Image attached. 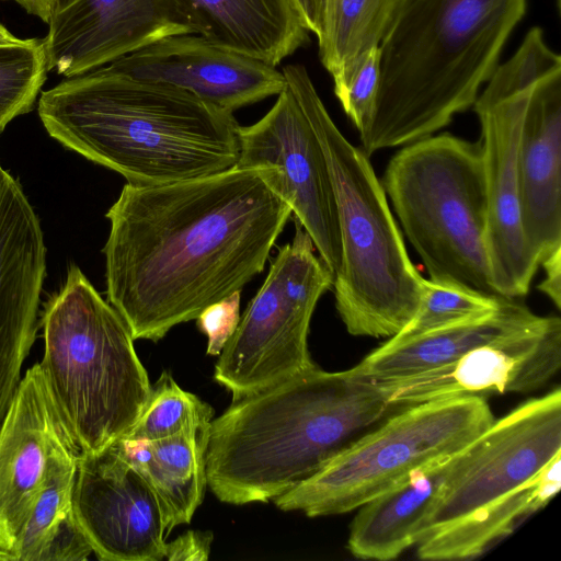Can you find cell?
<instances>
[{
  "instance_id": "obj_1",
  "label": "cell",
  "mask_w": 561,
  "mask_h": 561,
  "mask_svg": "<svg viewBox=\"0 0 561 561\" xmlns=\"http://www.w3.org/2000/svg\"><path fill=\"white\" fill-rule=\"evenodd\" d=\"M267 167L156 186L125 184L106 213L107 301L134 340L175 325L242 290L262 273L293 215Z\"/></svg>"
},
{
  "instance_id": "obj_2",
  "label": "cell",
  "mask_w": 561,
  "mask_h": 561,
  "mask_svg": "<svg viewBox=\"0 0 561 561\" xmlns=\"http://www.w3.org/2000/svg\"><path fill=\"white\" fill-rule=\"evenodd\" d=\"M37 110L51 138L131 185L207 176L234 167L239 157L232 113L108 65L44 91Z\"/></svg>"
},
{
  "instance_id": "obj_3",
  "label": "cell",
  "mask_w": 561,
  "mask_h": 561,
  "mask_svg": "<svg viewBox=\"0 0 561 561\" xmlns=\"http://www.w3.org/2000/svg\"><path fill=\"white\" fill-rule=\"evenodd\" d=\"M382 387L317 366L233 400L213 419L207 486L232 505L266 503L316 474L393 409Z\"/></svg>"
},
{
  "instance_id": "obj_4",
  "label": "cell",
  "mask_w": 561,
  "mask_h": 561,
  "mask_svg": "<svg viewBox=\"0 0 561 561\" xmlns=\"http://www.w3.org/2000/svg\"><path fill=\"white\" fill-rule=\"evenodd\" d=\"M526 9L527 0H396L362 149L403 147L472 107Z\"/></svg>"
},
{
  "instance_id": "obj_5",
  "label": "cell",
  "mask_w": 561,
  "mask_h": 561,
  "mask_svg": "<svg viewBox=\"0 0 561 561\" xmlns=\"http://www.w3.org/2000/svg\"><path fill=\"white\" fill-rule=\"evenodd\" d=\"M561 486V390L530 399L449 461L417 533L422 560H469L543 508Z\"/></svg>"
},
{
  "instance_id": "obj_6",
  "label": "cell",
  "mask_w": 561,
  "mask_h": 561,
  "mask_svg": "<svg viewBox=\"0 0 561 561\" xmlns=\"http://www.w3.org/2000/svg\"><path fill=\"white\" fill-rule=\"evenodd\" d=\"M284 68L318 137L334 192L341 237L332 286L337 313L352 335L390 339L416 313L426 278L408 254L369 156L340 131L306 68Z\"/></svg>"
},
{
  "instance_id": "obj_7",
  "label": "cell",
  "mask_w": 561,
  "mask_h": 561,
  "mask_svg": "<svg viewBox=\"0 0 561 561\" xmlns=\"http://www.w3.org/2000/svg\"><path fill=\"white\" fill-rule=\"evenodd\" d=\"M41 324L39 364L58 411L80 453H99L130 430L151 392L130 330L77 265Z\"/></svg>"
},
{
  "instance_id": "obj_8",
  "label": "cell",
  "mask_w": 561,
  "mask_h": 561,
  "mask_svg": "<svg viewBox=\"0 0 561 561\" xmlns=\"http://www.w3.org/2000/svg\"><path fill=\"white\" fill-rule=\"evenodd\" d=\"M380 182L431 280L496 295L485 247L480 140L443 133L405 145L390 158Z\"/></svg>"
},
{
  "instance_id": "obj_9",
  "label": "cell",
  "mask_w": 561,
  "mask_h": 561,
  "mask_svg": "<svg viewBox=\"0 0 561 561\" xmlns=\"http://www.w3.org/2000/svg\"><path fill=\"white\" fill-rule=\"evenodd\" d=\"M494 420L480 397L402 408L274 503L282 511L309 517L354 511L414 470L459 453Z\"/></svg>"
},
{
  "instance_id": "obj_10",
  "label": "cell",
  "mask_w": 561,
  "mask_h": 561,
  "mask_svg": "<svg viewBox=\"0 0 561 561\" xmlns=\"http://www.w3.org/2000/svg\"><path fill=\"white\" fill-rule=\"evenodd\" d=\"M314 250L296 221L291 241L278 249L219 354L214 379L232 401L316 366L308 350L310 322L319 299L333 286L334 274Z\"/></svg>"
},
{
  "instance_id": "obj_11",
  "label": "cell",
  "mask_w": 561,
  "mask_h": 561,
  "mask_svg": "<svg viewBox=\"0 0 561 561\" xmlns=\"http://www.w3.org/2000/svg\"><path fill=\"white\" fill-rule=\"evenodd\" d=\"M550 71L524 62L499 64L472 105L483 151L491 284L496 295L510 299L528 294L539 267L523 229L518 151L533 85Z\"/></svg>"
},
{
  "instance_id": "obj_12",
  "label": "cell",
  "mask_w": 561,
  "mask_h": 561,
  "mask_svg": "<svg viewBox=\"0 0 561 561\" xmlns=\"http://www.w3.org/2000/svg\"><path fill=\"white\" fill-rule=\"evenodd\" d=\"M271 110L256 123L239 126L240 168L267 167L273 190L289 205L333 274L341 263L334 192L318 137L290 75Z\"/></svg>"
},
{
  "instance_id": "obj_13",
  "label": "cell",
  "mask_w": 561,
  "mask_h": 561,
  "mask_svg": "<svg viewBox=\"0 0 561 561\" xmlns=\"http://www.w3.org/2000/svg\"><path fill=\"white\" fill-rule=\"evenodd\" d=\"M73 507L99 560H163L170 518L148 481L113 445L80 454Z\"/></svg>"
},
{
  "instance_id": "obj_14",
  "label": "cell",
  "mask_w": 561,
  "mask_h": 561,
  "mask_svg": "<svg viewBox=\"0 0 561 561\" xmlns=\"http://www.w3.org/2000/svg\"><path fill=\"white\" fill-rule=\"evenodd\" d=\"M561 367V320L535 324L480 345L444 366L401 379L376 382L389 403L405 408L428 401L540 389Z\"/></svg>"
},
{
  "instance_id": "obj_15",
  "label": "cell",
  "mask_w": 561,
  "mask_h": 561,
  "mask_svg": "<svg viewBox=\"0 0 561 561\" xmlns=\"http://www.w3.org/2000/svg\"><path fill=\"white\" fill-rule=\"evenodd\" d=\"M44 39L48 71L107 66L160 38L195 34L176 0H54Z\"/></svg>"
},
{
  "instance_id": "obj_16",
  "label": "cell",
  "mask_w": 561,
  "mask_h": 561,
  "mask_svg": "<svg viewBox=\"0 0 561 561\" xmlns=\"http://www.w3.org/2000/svg\"><path fill=\"white\" fill-rule=\"evenodd\" d=\"M73 453L80 449L35 363L22 377L0 428V549L12 554L51 466Z\"/></svg>"
},
{
  "instance_id": "obj_17",
  "label": "cell",
  "mask_w": 561,
  "mask_h": 561,
  "mask_svg": "<svg viewBox=\"0 0 561 561\" xmlns=\"http://www.w3.org/2000/svg\"><path fill=\"white\" fill-rule=\"evenodd\" d=\"M131 78L173 87L226 112L277 95L282 71L198 34L160 38L108 65Z\"/></svg>"
},
{
  "instance_id": "obj_18",
  "label": "cell",
  "mask_w": 561,
  "mask_h": 561,
  "mask_svg": "<svg viewBox=\"0 0 561 561\" xmlns=\"http://www.w3.org/2000/svg\"><path fill=\"white\" fill-rule=\"evenodd\" d=\"M46 247L28 199L0 194V428L35 343Z\"/></svg>"
},
{
  "instance_id": "obj_19",
  "label": "cell",
  "mask_w": 561,
  "mask_h": 561,
  "mask_svg": "<svg viewBox=\"0 0 561 561\" xmlns=\"http://www.w3.org/2000/svg\"><path fill=\"white\" fill-rule=\"evenodd\" d=\"M522 220L540 264L561 249V68L533 85L518 151Z\"/></svg>"
},
{
  "instance_id": "obj_20",
  "label": "cell",
  "mask_w": 561,
  "mask_h": 561,
  "mask_svg": "<svg viewBox=\"0 0 561 561\" xmlns=\"http://www.w3.org/2000/svg\"><path fill=\"white\" fill-rule=\"evenodd\" d=\"M540 318L526 306L503 297L495 311L479 319L407 340L390 337L351 370L376 382L401 379L449 364L480 345L535 324Z\"/></svg>"
},
{
  "instance_id": "obj_21",
  "label": "cell",
  "mask_w": 561,
  "mask_h": 561,
  "mask_svg": "<svg viewBox=\"0 0 561 561\" xmlns=\"http://www.w3.org/2000/svg\"><path fill=\"white\" fill-rule=\"evenodd\" d=\"M195 34L277 66L309 43L288 0H176Z\"/></svg>"
},
{
  "instance_id": "obj_22",
  "label": "cell",
  "mask_w": 561,
  "mask_h": 561,
  "mask_svg": "<svg viewBox=\"0 0 561 561\" xmlns=\"http://www.w3.org/2000/svg\"><path fill=\"white\" fill-rule=\"evenodd\" d=\"M454 456L414 470L356 508L347 539L348 551L364 560L389 561L415 546L420 527Z\"/></svg>"
},
{
  "instance_id": "obj_23",
  "label": "cell",
  "mask_w": 561,
  "mask_h": 561,
  "mask_svg": "<svg viewBox=\"0 0 561 561\" xmlns=\"http://www.w3.org/2000/svg\"><path fill=\"white\" fill-rule=\"evenodd\" d=\"M209 426L154 440L119 437L111 444L151 485L172 528L191 523L204 499Z\"/></svg>"
},
{
  "instance_id": "obj_24",
  "label": "cell",
  "mask_w": 561,
  "mask_h": 561,
  "mask_svg": "<svg viewBox=\"0 0 561 561\" xmlns=\"http://www.w3.org/2000/svg\"><path fill=\"white\" fill-rule=\"evenodd\" d=\"M80 454L62 456L51 466L18 536L12 551L15 561H85L93 553L73 507Z\"/></svg>"
},
{
  "instance_id": "obj_25",
  "label": "cell",
  "mask_w": 561,
  "mask_h": 561,
  "mask_svg": "<svg viewBox=\"0 0 561 561\" xmlns=\"http://www.w3.org/2000/svg\"><path fill=\"white\" fill-rule=\"evenodd\" d=\"M394 4L396 0H327L318 45L320 61L332 77L379 46Z\"/></svg>"
},
{
  "instance_id": "obj_26",
  "label": "cell",
  "mask_w": 561,
  "mask_h": 561,
  "mask_svg": "<svg viewBox=\"0 0 561 561\" xmlns=\"http://www.w3.org/2000/svg\"><path fill=\"white\" fill-rule=\"evenodd\" d=\"M214 409L192 392L183 390L172 375L163 371L135 424L122 437L139 440L164 438L185 430L210 425Z\"/></svg>"
},
{
  "instance_id": "obj_27",
  "label": "cell",
  "mask_w": 561,
  "mask_h": 561,
  "mask_svg": "<svg viewBox=\"0 0 561 561\" xmlns=\"http://www.w3.org/2000/svg\"><path fill=\"white\" fill-rule=\"evenodd\" d=\"M47 72L44 39L0 43V135L11 121L34 108Z\"/></svg>"
},
{
  "instance_id": "obj_28",
  "label": "cell",
  "mask_w": 561,
  "mask_h": 561,
  "mask_svg": "<svg viewBox=\"0 0 561 561\" xmlns=\"http://www.w3.org/2000/svg\"><path fill=\"white\" fill-rule=\"evenodd\" d=\"M502 298L453 282L426 279L416 313L392 339L407 340L479 319L495 311Z\"/></svg>"
},
{
  "instance_id": "obj_29",
  "label": "cell",
  "mask_w": 561,
  "mask_h": 561,
  "mask_svg": "<svg viewBox=\"0 0 561 561\" xmlns=\"http://www.w3.org/2000/svg\"><path fill=\"white\" fill-rule=\"evenodd\" d=\"M332 78L337 100L360 134L370 119L379 87V46L366 50Z\"/></svg>"
},
{
  "instance_id": "obj_30",
  "label": "cell",
  "mask_w": 561,
  "mask_h": 561,
  "mask_svg": "<svg viewBox=\"0 0 561 561\" xmlns=\"http://www.w3.org/2000/svg\"><path fill=\"white\" fill-rule=\"evenodd\" d=\"M241 290L208 306L195 319L201 332L207 336L208 355H219L240 321Z\"/></svg>"
},
{
  "instance_id": "obj_31",
  "label": "cell",
  "mask_w": 561,
  "mask_h": 561,
  "mask_svg": "<svg viewBox=\"0 0 561 561\" xmlns=\"http://www.w3.org/2000/svg\"><path fill=\"white\" fill-rule=\"evenodd\" d=\"M213 539L210 531L187 530L167 542L163 560L205 561L209 558Z\"/></svg>"
},
{
  "instance_id": "obj_32",
  "label": "cell",
  "mask_w": 561,
  "mask_h": 561,
  "mask_svg": "<svg viewBox=\"0 0 561 561\" xmlns=\"http://www.w3.org/2000/svg\"><path fill=\"white\" fill-rule=\"evenodd\" d=\"M545 272V278L537 288L545 294L553 305L561 308V249L543 257L539 264Z\"/></svg>"
},
{
  "instance_id": "obj_33",
  "label": "cell",
  "mask_w": 561,
  "mask_h": 561,
  "mask_svg": "<svg viewBox=\"0 0 561 561\" xmlns=\"http://www.w3.org/2000/svg\"><path fill=\"white\" fill-rule=\"evenodd\" d=\"M288 2L304 27L319 38L323 30L327 0H288Z\"/></svg>"
},
{
  "instance_id": "obj_34",
  "label": "cell",
  "mask_w": 561,
  "mask_h": 561,
  "mask_svg": "<svg viewBox=\"0 0 561 561\" xmlns=\"http://www.w3.org/2000/svg\"><path fill=\"white\" fill-rule=\"evenodd\" d=\"M20 4L27 13L48 23L54 0H10Z\"/></svg>"
},
{
  "instance_id": "obj_35",
  "label": "cell",
  "mask_w": 561,
  "mask_h": 561,
  "mask_svg": "<svg viewBox=\"0 0 561 561\" xmlns=\"http://www.w3.org/2000/svg\"><path fill=\"white\" fill-rule=\"evenodd\" d=\"M18 39L8 28L0 24V43H10Z\"/></svg>"
},
{
  "instance_id": "obj_36",
  "label": "cell",
  "mask_w": 561,
  "mask_h": 561,
  "mask_svg": "<svg viewBox=\"0 0 561 561\" xmlns=\"http://www.w3.org/2000/svg\"><path fill=\"white\" fill-rule=\"evenodd\" d=\"M0 561H15V559L11 553L0 549Z\"/></svg>"
},
{
  "instance_id": "obj_37",
  "label": "cell",
  "mask_w": 561,
  "mask_h": 561,
  "mask_svg": "<svg viewBox=\"0 0 561 561\" xmlns=\"http://www.w3.org/2000/svg\"><path fill=\"white\" fill-rule=\"evenodd\" d=\"M557 3H558V8H560V0H557Z\"/></svg>"
},
{
  "instance_id": "obj_38",
  "label": "cell",
  "mask_w": 561,
  "mask_h": 561,
  "mask_svg": "<svg viewBox=\"0 0 561 561\" xmlns=\"http://www.w3.org/2000/svg\"><path fill=\"white\" fill-rule=\"evenodd\" d=\"M1 168H2V167H1V164H0V169H1Z\"/></svg>"
}]
</instances>
